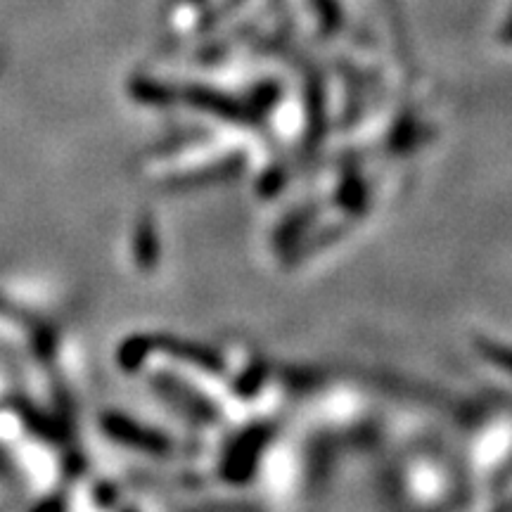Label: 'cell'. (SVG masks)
I'll list each match as a JSON object with an SVG mask.
<instances>
[{"instance_id": "cell-1", "label": "cell", "mask_w": 512, "mask_h": 512, "mask_svg": "<svg viewBox=\"0 0 512 512\" xmlns=\"http://www.w3.org/2000/svg\"><path fill=\"white\" fill-rule=\"evenodd\" d=\"M482 351L486 354V358H491V361L498 363V366L508 370V373H512V351L503 349V347H496V344H489V347H482Z\"/></svg>"}]
</instances>
